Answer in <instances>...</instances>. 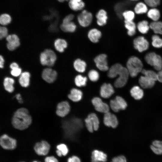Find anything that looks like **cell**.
I'll use <instances>...</instances> for the list:
<instances>
[{
    "label": "cell",
    "instance_id": "obj_32",
    "mask_svg": "<svg viewBox=\"0 0 162 162\" xmlns=\"http://www.w3.org/2000/svg\"><path fill=\"white\" fill-rule=\"evenodd\" d=\"M150 28L155 34H162V22L155 21L149 25Z\"/></svg>",
    "mask_w": 162,
    "mask_h": 162
},
{
    "label": "cell",
    "instance_id": "obj_14",
    "mask_svg": "<svg viewBox=\"0 0 162 162\" xmlns=\"http://www.w3.org/2000/svg\"><path fill=\"white\" fill-rule=\"evenodd\" d=\"M103 121L106 126L111 127L113 128H116L118 124L116 116L109 112L104 113Z\"/></svg>",
    "mask_w": 162,
    "mask_h": 162
},
{
    "label": "cell",
    "instance_id": "obj_37",
    "mask_svg": "<svg viewBox=\"0 0 162 162\" xmlns=\"http://www.w3.org/2000/svg\"><path fill=\"white\" fill-rule=\"evenodd\" d=\"M87 117L90 119L93 125L94 130H97L99 127V122L96 114L94 113H91Z\"/></svg>",
    "mask_w": 162,
    "mask_h": 162
},
{
    "label": "cell",
    "instance_id": "obj_24",
    "mask_svg": "<svg viewBox=\"0 0 162 162\" xmlns=\"http://www.w3.org/2000/svg\"><path fill=\"white\" fill-rule=\"evenodd\" d=\"M54 46L57 51L60 52H62L67 47L68 43L64 39L58 38L54 41Z\"/></svg>",
    "mask_w": 162,
    "mask_h": 162
},
{
    "label": "cell",
    "instance_id": "obj_9",
    "mask_svg": "<svg viewBox=\"0 0 162 162\" xmlns=\"http://www.w3.org/2000/svg\"><path fill=\"white\" fill-rule=\"evenodd\" d=\"M92 20L91 13L86 10H83L77 16V20L80 25L83 27H86L91 23Z\"/></svg>",
    "mask_w": 162,
    "mask_h": 162
},
{
    "label": "cell",
    "instance_id": "obj_54",
    "mask_svg": "<svg viewBox=\"0 0 162 162\" xmlns=\"http://www.w3.org/2000/svg\"><path fill=\"white\" fill-rule=\"evenodd\" d=\"M157 73V80L162 82V69Z\"/></svg>",
    "mask_w": 162,
    "mask_h": 162
},
{
    "label": "cell",
    "instance_id": "obj_30",
    "mask_svg": "<svg viewBox=\"0 0 162 162\" xmlns=\"http://www.w3.org/2000/svg\"><path fill=\"white\" fill-rule=\"evenodd\" d=\"M150 148L155 154L158 155L162 154V141H154L151 146Z\"/></svg>",
    "mask_w": 162,
    "mask_h": 162
},
{
    "label": "cell",
    "instance_id": "obj_35",
    "mask_svg": "<svg viewBox=\"0 0 162 162\" xmlns=\"http://www.w3.org/2000/svg\"><path fill=\"white\" fill-rule=\"evenodd\" d=\"M148 16L153 20L157 21L160 17V14L159 10L155 8L150 9L148 12Z\"/></svg>",
    "mask_w": 162,
    "mask_h": 162
},
{
    "label": "cell",
    "instance_id": "obj_22",
    "mask_svg": "<svg viewBox=\"0 0 162 162\" xmlns=\"http://www.w3.org/2000/svg\"><path fill=\"white\" fill-rule=\"evenodd\" d=\"M97 24L100 26H102L106 23L108 18L106 12L103 9L100 10L96 15Z\"/></svg>",
    "mask_w": 162,
    "mask_h": 162
},
{
    "label": "cell",
    "instance_id": "obj_47",
    "mask_svg": "<svg viewBox=\"0 0 162 162\" xmlns=\"http://www.w3.org/2000/svg\"><path fill=\"white\" fill-rule=\"evenodd\" d=\"M110 106L111 109L115 112H117L121 110L115 99L110 100Z\"/></svg>",
    "mask_w": 162,
    "mask_h": 162
},
{
    "label": "cell",
    "instance_id": "obj_56",
    "mask_svg": "<svg viewBox=\"0 0 162 162\" xmlns=\"http://www.w3.org/2000/svg\"><path fill=\"white\" fill-rule=\"evenodd\" d=\"M15 96L16 99L19 103H22L23 101L21 97V96L20 94H17Z\"/></svg>",
    "mask_w": 162,
    "mask_h": 162
},
{
    "label": "cell",
    "instance_id": "obj_44",
    "mask_svg": "<svg viewBox=\"0 0 162 162\" xmlns=\"http://www.w3.org/2000/svg\"><path fill=\"white\" fill-rule=\"evenodd\" d=\"M122 16L126 21H133L134 18L135 14L131 10H127L124 12Z\"/></svg>",
    "mask_w": 162,
    "mask_h": 162
},
{
    "label": "cell",
    "instance_id": "obj_18",
    "mask_svg": "<svg viewBox=\"0 0 162 162\" xmlns=\"http://www.w3.org/2000/svg\"><path fill=\"white\" fill-rule=\"evenodd\" d=\"M155 81L145 76H141L139 80L140 86L144 88H152L154 85Z\"/></svg>",
    "mask_w": 162,
    "mask_h": 162
},
{
    "label": "cell",
    "instance_id": "obj_48",
    "mask_svg": "<svg viewBox=\"0 0 162 162\" xmlns=\"http://www.w3.org/2000/svg\"><path fill=\"white\" fill-rule=\"evenodd\" d=\"M86 125L88 130L90 132H92L94 130V127L90 119L87 117L85 120Z\"/></svg>",
    "mask_w": 162,
    "mask_h": 162
},
{
    "label": "cell",
    "instance_id": "obj_57",
    "mask_svg": "<svg viewBox=\"0 0 162 162\" xmlns=\"http://www.w3.org/2000/svg\"><path fill=\"white\" fill-rule=\"evenodd\" d=\"M19 67V65L17 63L15 62L12 63L10 65V68L11 69Z\"/></svg>",
    "mask_w": 162,
    "mask_h": 162
},
{
    "label": "cell",
    "instance_id": "obj_16",
    "mask_svg": "<svg viewBox=\"0 0 162 162\" xmlns=\"http://www.w3.org/2000/svg\"><path fill=\"white\" fill-rule=\"evenodd\" d=\"M114 92L113 87L110 83H104L100 87V94L103 98H107L110 97Z\"/></svg>",
    "mask_w": 162,
    "mask_h": 162
},
{
    "label": "cell",
    "instance_id": "obj_26",
    "mask_svg": "<svg viewBox=\"0 0 162 162\" xmlns=\"http://www.w3.org/2000/svg\"><path fill=\"white\" fill-rule=\"evenodd\" d=\"M69 5L72 10L78 11L83 8L85 4L82 0H69Z\"/></svg>",
    "mask_w": 162,
    "mask_h": 162
},
{
    "label": "cell",
    "instance_id": "obj_23",
    "mask_svg": "<svg viewBox=\"0 0 162 162\" xmlns=\"http://www.w3.org/2000/svg\"><path fill=\"white\" fill-rule=\"evenodd\" d=\"M82 91L77 88H73L71 89L68 94V98L74 102L80 101L82 99Z\"/></svg>",
    "mask_w": 162,
    "mask_h": 162
},
{
    "label": "cell",
    "instance_id": "obj_43",
    "mask_svg": "<svg viewBox=\"0 0 162 162\" xmlns=\"http://www.w3.org/2000/svg\"><path fill=\"white\" fill-rule=\"evenodd\" d=\"M115 99L121 110H124L126 109L127 106V103L122 98L117 96Z\"/></svg>",
    "mask_w": 162,
    "mask_h": 162
},
{
    "label": "cell",
    "instance_id": "obj_11",
    "mask_svg": "<svg viewBox=\"0 0 162 162\" xmlns=\"http://www.w3.org/2000/svg\"><path fill=\"white\" fill-rule=\"evenodd\" d=\"M134 48L140 52H142L148 49L149 43L143 37L139 36L135 38L133 41Z\"/></svg>",
    "mask_w": 162,
    "mask_h": 162
},
{
    "label": "cell",
    "instance_id": "obj_50",
    "mask_svg": "<svg viewBox=\"0 0 162 162\" xmlns=\"http://www.w3.org/2000/svg\"><path fill=\"white\" fill-rule=\"evenodd\" d=\"M111 162H127V161L124 156L120 155L113 158Z\"/></svg>",
    "mask_w": 162,
    "mask_h": 162
},
{
    "label": "cell",
    "instance_id": "obj_2",
    "mask_svg": "<svg viewBox=\"0 0 162 162\" xmlns=\"http://www.w3.org/2000/svg\"><path fill=\"white\" fill-rule=\"evenodd\" d=\"M143 66L142 62L139 58L132 56L128 59L127 62L126 68L130 76L134 77L141 72Z\"/></svg>",
    "mask_w": 162,
    "mask_h": 162
},
{
    "label": "cell",
    "instance_id": "obj_27",
    "mask_svg": "<svg viewBox=\"0 0 162 162\" xmlns=\"http://www.w3.org/2000/svg\"><path fill=\"white\" fill-rule=\"evenodd\" d=\"M130 93L131 96L136 100L141 99L144 95L143 90L138 86L133 87L130 90Z\"/></svg>",
    "mask_w": 162,
    "mask_h": 162
},
{
    "label": "cell",
    "instance_id": "obj_60",
    "mask_svg": "<svg viewBox=\"0 0 162 162\" xmlns=\"http://www.w3.org/2000/svg\"><path fill=\"white\" fill-rule=\"evenodd\" d=\"M131 0V1H137V0Z\"/></svg>",
    "mask_w": 162,
    "mask_h": 162
},
{
    "label": "cell",
    "instance_id": "obj_55",
    "mask_svg": "<svg viewBox=\"0 0 162 162\" xmlns=\"http://www.w3.org/2000/svg\"><path fill=\"white\" fill-rule=\"evenodd\" d=\"M4 60L3 57L2 55L0 56V68H3L4 67Z\"/></svg>",
    "mask_w": 162,
    "mask_h": 162
},
{
    "label": "cell",
    "instance_id": "obj_19",
    "mask_svg": "<svg viewBox=\"0 0 162 162\" xmlns=\"http://www.w3.org/2000/svg\"><path fill=\"white\" fill-rule=\"evenodd\" d=\"M123 66L120 64L116 63L111 66L108 70V76L113 78L118 76Z\"/></svg>",
    "mask_w": 162,
    "mask_h": 162
},
{
    "label": "cell",
    "instance_id": "obj_46",
    "mask_svg": "<svg viewBox=\"0 0 162 162\" xmlns=\"http://www.w3.org/2000/svg\"><path fill=\"white\" fill-rule=\"evenodd\" d=\"M22 73V69L19 67L11 69L10 71L11 74L14 77L20 76Z\"/></svg>",
    "mask_w": 162,
    "mask_h": 162
},
{
    "label": "cell",
    "instance_id": "obj_15",
    "mask_svg": "<svg viewBox=\"0 0 162 162\" xmlns=\"http://www.w3.org/2000/svg\"><path fill=\"white\" fill-rule=\"evenodd\" d=\"M70 110V106L67 101H62L57 105L56 113L58 116L63 117L67 115Z\"/></svg>",
    "mask_w": 162,
    "mask_h": 162
},
{
    "label": "cell",
    "instance_id": "obj_51",
    "mask_svg": "<svg viewBox=\"0 0 162 162\" xmlns=\"http://www.w3.org/2000/svg\"><path fill=\"white\" fill-rule=\"evenodd\" d=\"M45 162H58V160L53 156L46 157L44 159Z\"/></svg>",
    "mask_w": 162,
    "mask_h": 162
},
{
    "label": "cell",
    "instance_id": "obj_41",
    "mask_svg": "<svg viewBox=\"0 0 162 162\" xmlns=\"http://www.w3.org/2000/svg\"><path fill=\"white\" fill-rule=\"evenodd\" d=\"M88 76L89 80L92 82L97 81L99 78V74L98 72L95 70H91L88 74Z\"/></svg>",
    "mask_w": 162,
    "mask_h": 162
},
{
    "label": "cell",
    "instance_id": "obj_7",
    "mask_svg": "<svg viewBox=\"0 0 162 162\" xmlns=\"http://www.w3.org/2000/svg\"><path fill=\"white\" fill-rule=\"evenodd\" d=\"M129 75L126 68L123 67L118 75V78L114 82L115 86L118 88L124 86L127 82Z\"/></svg>",
    "mask_w": 162,
    "mask_h": 162
},
{
    "label": "cell",
    "instance_id": "obj_49",
    "mask_svg": "<svg viewBox=\"0 0 162 162\" xmlns=\"http://www.w3.org/2000/svg\"><path fill=\"white\" fill-rule=\"evenodd\" d=\"M8 30L4 26H1L0 28V38L2 39L8 35Z\"/></svg>",
    "mask_w": 162,
    "mask_h": 162
},
{
    "label": "cell",
    "instance_id": "obj_21",
    "mask_svg": "<svg viewBox=\"0 0 162 162\" xmlns=\"http://www.w3.org/2000/svg\"><path fill=\"white\" fill-rule=\"evenodd\" d=\"M30 74L27 71L23 72L20 76L19 82L21 86L23 87H28L30 84Z\"/></svg>",
    "mask_w": 162,
    "mask_h": 162
},
{
    "label": "cell",
    "instance_id": "obj_28",
    "mask_svg": "<svg viewBox=\"0 0 162 162\" xmlns=\"http://www.w3.org/2000/svg\"><path fill=\"white\" fill-rule=\"evenodd\" d=\"M73 66L74 69L78 72L83 73L86 70V64L84 61L78 58L75 60Z\"/></svg>",
    "mask_w": 162,
    "mask_h": 162
},
{
    "label": "cell",
    "instance_id": "obj_29",
    "mask_svg": "<svg viewBox=\"0 0 162 162\" xmlns=\"http://www.w3.org/2000/svg\"><path fill=\"white\" fill-rule=\"evenodd\" d=\"M60 28L62 31L67 32H73L76 29V26L72 21L62 22Z\"/></svg>",
    "mask_w": 162,
    "mask_h": 162
},
{
    "label": "cell",
    "instance_id": "obj_33",
    "mask_svg": "<svg viewBox=\"0 0 162 162\" xmlns=\"http://www.w3.org/2000/svg\"><path fill=\"white\" fill-rule=\"evenodd\" d=\"M125 27L128 30V34L130 36H132L136 33V26L133 21H124Z\"/></svg>",
    "mask_w": 162,
    "mask_h": 162
},
{
    "label": "cell",
    "instance_id": "obj_36",
    "mask_svg": "<svg viewBox=\"0 0 162 162\" xmlns=\"http://www.w3.org/2000/svg\"><path fill=\"white\" fill-rule=\"evenodd\" d=\"M87 80V78L81 75H78L75 77L74 82L76 86L79 87L85 86Z\"/></svg>",
    "mask_w": 162,
    "mask_h": 162
},
{
    "label": "cell",
    "instance_id": "obj_34",
    "mask_svg": "<svg viewBox=\"0 0 162 162\" xmlns=\"http://www.w3.org/2000/svg\"><path fill=\"white\" fill-rule=\"evenodd\" d=\"M138 31L141 33H146L149 30L150 27L148 22L146 20H143L139 22L137 25Z\"/></svg>",
    "mask_w": 162,
    "mask_h": 162
},
{
    "label": "cell",
    "instance_id": "obj_38",
    "mask_svg": "<svg viewBox=\"0 0 162 162\" xmlns=\"http://www.w3.org/2000/svg\"><path fill=\"white\" fill-rule=\"evenodd\" d=\"M134 10L137 14H140L146 13L148 10L147 7L145 4L140 2L137 4L135 7Z\"/></svg>",
    "mask_w": 162,
    "mask_h": 162
},
{
    "label": "cell",
    "instance_id": "obj_13",
    "mask_svg": "<svg viewBox=\"0 0 162 162\" xmlns=\"http://www.w3.org/2000/svg\"><path fill=\"white\" fill-rule=\"evenodd\" d=\"M92 102L97 111L104 113L109 112L108 105L103 102L100 98L95 97L92 99Z\"/></svg>",
    "mask_w": 162,
    "mask_h": 162
},
{
    "label": "cell",
    "instance_id": "obj_31",
    "mask_svg": "<svg viewBox=\"0 0 162 162\" xmlns=\"http://www.w3.org/2000/svg\"><path fill=\"white\" fill-rule=\"evenodd\" d=\"M56 153L57 155L59 157L62 156H65L68 152V149L67 146L65 144L62 143L56 146Z\"/></svg>",
    "mask_w": 162,
    "mask_h": 162
},
{
    "label": "cell",
    "instance_id": "obj_12",
    "mask_svg": "<svg viewBox=\"0 0 162 162\" xmlns=\"http://www.w3.org/2000/svg\"><path fill=\"white\" fill-rule=\"evenodd\" d=\"M7 47L10 51H13L18 47L20 45V38L15 34L8 35L6 38Z\"/></svg>",
    "mask_w": 162,
    "mask_h": 162
},
{
    "label": "cell",
    "instance_id": "obj_8",
    "mask_svg": "<svg viewBox=\"0 0 162 162\" xmlns=\"http://www.w3.org/2000/svg\"><path fill=\"white\" fill-rule=\"evenodd\" d=\"M107 58L106 55L101 54L97 56L94 58V61L97 67L101 71H106L109 70Z\"/></svg>",
    "mask_w": 162,
    "mask_h": 162
},
{
    "label": "cell",
    "instance_id": "obj_6",
    "mask_svg": "<svg viewBox=\"0 0 162 162\" xmlns=\"http://www.w3.org/2000/svg\"><path fill=\"white\" fill-rule=\"evenodd\" d=\"M50 148V144L45 140L37 142L34 149L36 153L40 156H45L49 153Z\"/></svg>",
    "mask_w": 162,
    "mask_h": 162
},
{
    "label": "cell",
    "instance_id": "obj_3",
    "mask_svg": "<svg viewBox=\"0 0 162 162\" xmlns=\"http://www.w3.org/2000/svg\"><path fill=\"white\" fill-rule=\"evenodd\" d=\"M57 57L55 52L52 50L46 49L42 52L40 56V61L43 66H52L56 60Z\"/></svg>",
    "mask_w": 162,
    "mask_h": 162
},
{
    "label": "cell",
    "instance_id": "obj_52",
    "mask_svg": "<svg viewBox=\"0 0 162 162\" xmlns=\"http://www.w3.org/2000/svg\"><path fill=\"white\" fill-rule=\"evenodd\" d=\"M68 162H81L80 159L77 156H73L69 158L68 159Z\"/></svg>",
    "mask_w": 162,
    "mask_h": 162
},
{
    "label": "cell",
    "instance_id": "obj_17",
    "mask_svg": "<svg viewBox=\"0 0 162 162\" xmlns=\"http://www.w3.org/2000/svg\"><path fill=\"white\" fill-rule=\"evenodd\" d=\"M106 154L103 152L95 150L92 153V162H105L107 160Z\"/></svg>",
    "mask_w": 162,
    "mask_h": 162
},
{
    "label": "cell",
    "instance_id": "obj_25",
    "mask_svg": "<svg viewBox=\"0 0 162 162\" xmlns=\"http://www.w3.org/2000/svg\"><path fill=\"white\" fill-rule=\"evenodd\" d=\"M15 81L12 78L5 77L3 81V86L4 89L9 93H12L14 92V85Z\"/></svg>",
    "mask_w": 162,
    "mask_h": 162
},
{
    "label": "cell",
    "instance_id": "obj_58",
    "mask_svg": "<svg viewBox=\"0 0 162 162\" xmlns=\"http://www.w3.org/2000/svg\"><path fill=\"white\" fill-rule=\"evenodd\" d=\"M58 0L59 2H63L65 1H67L68 0Z\"/></svg>",
    "mask_w": 162,
    "mask_h": 162
},
{
    "label": "cell",
    "instance_id": "obj_10",
    "mask_svg": "<svg viewBox=\"0 0 162 162\" xmlns=\"http://www.w3.org/2000/svg\"><path fill=\"white\" fill-rule=\"evenodd\" d=\"M57 76V72L50 68L44 69L41 74L43 79L47 82L50 83L54 82L56 80Z\"/></svg>",
    "mask_w": 162,
    "mask_h": 162
},
{
    "label": "cell",
    "instance_id": "obj_45",
    "mask_svg": "<svg viewBox=\"0 0 162 162\" xmlns=\"http://www.w3.org/2000/svg\"><path fill=\"white\" fill-rule=\"evenodd\" d=\"M144 1L148 5L153 8L159 5L160 2V0H144Z\"/></svg>",
    "mask_w": 162,
    "mask_h": 162
},
{
    "label": "cell",
    "instance_id": "obj_42",
    "mask_svg": "<svg viewBox=\"0 0 162 162\" xmlns=\"http://www.w3.org/2000/svg\"><path fill=\"white\" fill-rule=\"evenodd\" d=\"M11 20L10 16L8 14H3L0 16V23L2 25L5 26L9 24Z\"/></svg>",
    "mask_w": 162,
    "mask_h": 162
},
{
    "label": "cell",
    "instance_id": "obj_61",
    "mask_svg": "<svg viewBox=\"0 0 162 162\" xmlns=\"http://www.w3.org/2000/svg\"><path fill=\"white\" fill-rule=\"evenodd\" d=\"M24 162V161H21V162Z\"/></svg>",
    "mask_w": 162,
    "mask_h": 162
},
{
    "label": "cell",
    "instance_id": "obj_39",
    "mask_svg": "<svg viewBox=\"0 0 162 162\" xmlns=\"http://www.w3.org/2000/svg\"><path fill=\"white\" fill-rule=\"evenodd\" d=\"M141 73L144 76L156 81L157 80V73L153 70L142 69Z\"/></svg>",
    "mask_w": 162,
    "mask_h": 162
},
{
    "label": "cell",
    "instance_id": "obj_40",
    "mask_svg": "<svg viewBox=\"0 0 162 162\" xmlns=\"http://www.w3.org/2000/svg\"><path fill=\"white\" fill-rule=\"evenodd\" d=\"M152 44L154 47L160 48L162 47V39L159 36L154 35L152 37Z\"/></svg>",
    "mask_w": 162,
    "mask_h": 162
},
{
    "label": "cell",
    "instance_id": "obj_4",
    "mask_svg": "<svg viewBox=\"0 0 162 162\" xmlns=\"http://www.w3.org/2000/svg\"><path fill=\"white\" fill-rule=\"evenodd\" d=\"M146 62L153 66L156 70L159 71L162 69V59L159 55L154 52L147 53L145 57Z\"/></svg>",
    "mask_w": 162,
    "mask_h": 162
},
{
    "label": "cell",
    "instance_id": "obj_59",
    "mask_svg": "<svg viewBox=\"0 0 162 162\" xmlns=\"http://www.w3.org/2000/svg\"><path fill=\"white\" fill-rule=\"evenodd\" d=\"M32 162H40L38 161H36V160H34V161H32Z\"/></svg>",
    "mask_w": 162,
    "mask_h": 162
},
{
    "label": "cell",
    "instance_id": "obj_5",
    "mask_svg": "<svg viewBox=\"0 0 162 162\" xmlns=\"http://www.w3.org/2000/svg\"><path fill=\"white\" fill-rule=\"evenodd\" d=\"M0 145L4 149L13 150L16 147L17 142L15 139L4 134L0 137Z\"/></svg>",
    "mask_w": 162,
    "mask_h": 162
},
{
    "label": "cell",
    "instance_id": "obj_53",
    "mask_svg": "<svg viewBox=\"0 0 162 162\" xmlns=\"http://www.w3.org/2000/svg\"><path fill=\"white\" fill-rule=\"evenodd\" d=\"M74 18V15L72 14H69L66 16L63 19V22L72 21Z\"/></svg>",
    "mask_w": 162,
    "mask_h": 162
},
{
    "label": "cell",
    "instance_id": "obj_20",
    "mask_svg": "<svg viewBox=\"0 0 162 162\" xmlns=\"http://www.w3.org/2000/svg\"><path fill=\"white\" fill-rule=\"evenodd\" d=\"M101 36V32L96 28L91 29L89 31L88 34V39L93 43L98 42Z\"/></svg>",
    "mask_w": 162,
    "mask_h": 162
},
{
    "label": "cell",
    "instance_id": "obj_1",
    "mask_svg": "<svg viewBox=\"0 0 162 162\" xmlns=\"http://www.w3.org/2000/svg\"><path fill=\"white\" fill-rule=\"evenodd\" d=\"M32 121V118L28 110L25 108H21L14 113L11 122L15 128L23 130L29 126Z\"/></svg>",
    "mask_w": 162,
    "mask_h": 162
}]
</instances>
